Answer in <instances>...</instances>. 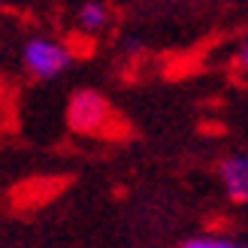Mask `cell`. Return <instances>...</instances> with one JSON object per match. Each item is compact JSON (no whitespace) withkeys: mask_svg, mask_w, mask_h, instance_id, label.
<instances>
[{"mask_svg":"<svg viewBox=\"0 0 248 248\" xmlns=\"http://www.w3.org/2000/svg\"><path fill=\"white\" fill-rule=\"evenodd\" d=\"M67 121L76 133H88V136H106L109 127L118 121L112 106L103 94H97L91 88L85 91H76L70 100V109H67Z\"/></svg>","mask_w":248,"mask_h":248,"instance_id":"1","label":"cell"},{"mask_svg":"<svg viewBox=\"0 0 248 248\" xmlns=\"http://www.w3.org/2000/svg\"><path fill=\"white\" fill-rule=\"evenodd\" d=\"M21 64L33 79H52L73 64V52L61 40L48 36H31L21 48Z\"/></svg>","mask_w":248,"mask_h":248,"instance_id":"2","label":"cell"},{"mask_svg":"<svg viewBox=\"0 0 248 248\" xmlns=\"http://www.w3.org/2000/svg\"><path fill=\"white\" fill-rule=\"evenodd\" d=\"M218 176L230 200L248 203V155H230L227 160H221Z\"/></svg>","mask_w":248,"mask_h":248,"instance_id":"3","label":"cell"},{"mask_svg":"<svg viewBox=\"0 0 248 248\" xmlns=\"http://www.w3.org/2000/svg\"><path fill=\"white\" fill-rule=\"evenodd\" d=\"M76 24L82 33H97L103 31L109 24V6L103 0H88V3H82L79 12H76Z\"/></svg>","mask_w":248,"mask_h":248,"instance_id":"4","label":"cell"},{"mask_svg":"<svg viewBox=\"0 0 248 248\" xmlns=\"http://www.w3.org/2000/svg\"><path fill=\"white\" fill-rule=\"evenodd\" d=\"M182 248H245V245L233 242L227 236H194V239L185 242Z\"/></svg>","mask_w":248,"mask_h":248,"instance_id":"5","label":"cell"},{"mask_svg":"<svg viewBox=\"0 0 248 248\" xmlns=\"http://www.w3.org/2000/svg\"><path fill=\"white\" fill-rule=\"evenodd\" d=\"M239 64H242V67L248 70V43L242 46V52H239Z\"/></svg>","mask_w":248,"mask_h":248,"instance_id":"6","label":"cell"}]
</instances>
